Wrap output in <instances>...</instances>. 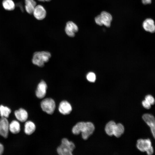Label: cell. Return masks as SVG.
Masks as SVG:
<instances>
[{"mask_svg":"<svg viewBox=\"0 0 155 155\" xmlns=\"http://www.w3.org/2000/svg\"><path fill=\"white\" fill-rule=\"evenodd\" d=\"M95 127L91 122H80L77 123L73 128L72 132L75 135H78L81 132L83 139L86 140L94 132Z\"/></svg>","mask_w":155,"mask_h":155,"instance_id":"6da1fadb","label":"cell"},{"mask_svg":"<svg viewBox=\"0 0 155 155\" xmlns=\"http://www.w3.org/2000/svg\"><path fill=\"white\" fill-rule=\"evenodd\" d=\"M75 147L73 142L64 138L62 140L61 145L57 148V152L60 155H71Z\"/></svg>","mask_w":155,"mask_h":155,"instance_id":"7a4b0ae2","label":"cell"},{"mask_svg":"<svg viewBox=\"0 0 155 155\" xmlns=\"http://www.w3.org/2000/svg\"><path fill=\"white\" fill-rule=\"evenodd\" d=\"M51 55L47 51L36 52L33 55L32 61L33 63L39 67H43L44 63L49 61Z\"/></svg>","mask_w":155,"mask_h":155,"instance_id":"3957f363","label":"cell"},{"mask_svg":"<svg viewBox=\"0 0 155 155\" xmlns=\"http://www.w3.org/2000/svg\"><path fill=\"white\" fill-rule=\"evenodd\" d=\"M112 20L111 15L105 11L102 12L95 18V22L97 24L100 26L104 25L107 27L110 26Z\"/></svg>","mask_w":155,"mask_h":155,"instance_id":"277c9868","label":"cell"},{"mask_svg":"<svg viewBox=\"0 0 155 155\" xmlns=\"http://www.w3.org/2000/svg\"><path fill=\"white\" fill-rule=\"evenodd\" d=\"M40 106L42 110L48 114H53L55 108V103L54 100L50 98H46L42 100Z\"/></svg>","mask_w":155,"mask_h":155,"instance_id":"5b68a950","label":"cell"},{"mask_svg":"<svg viewBox=\"0 0 155 155\" xmlns=\"http://www.w3.org/2000/svg\"><path fill=\"white\" fill-rule=\"evenodd\" d=\"M9 125L7 118L1 117L0 119V135L5 138H7L8 135Z\"/></svg>","mask_w":155,"mask_h":155,"instance_id":"8992f818","label":"cell"},{"mask_svg":"<svg viewBox=\"0 0 155 155\" xmlns=\"http://www.w3.org/2000/svg\"><path fill=\"white\" fill-rule=\"evenodd\" d=\"M32 14L36 20H41L46 17V12L45 9L42 5H38L35 7Z\"/></svg>","mask_w":155,"mask_h":155,"instance_id":"52a82bcc","label":"cell"},{"mask_svg":"<svg viewBox=\"0 0 155 155\" xmlns=\"http://www.w3.org/2000/svg\"><path fill=\"white\" fill-rule=\"evenodd\" d=\"M142 118L144 121L150 127L153 137L155 138V120L154 117L151 114H145L143 115Z\"/></svg>","mask_w":155,"mask_h":155,"instance_id":"ba28073f","label":"cell"},{"mask_svg":"<svg viewBox=\"0 0 155 155\" xmlns=\"http://www.w3.org/2000/svg\"><path fill=\"white\" fill-rule=\"evenodd\" d=\"M78 30V26L74 22L69 21L67 23L65 28V31L66 34L69 36L74 37L75 33L77 32Z\"/></svg>","mask_w":155,"mask_h":155,"instance_id":"9c48e42d","label":"cell"},{"mask_svg":"<svg viewBox=\"0 0 155 155\" xmlns=\"http://www.w3.org/2000/svg\"><path fill=\"white\" fill-rule=\"evenodd\" d=\"M47 89V85L45 82L42 80L38 84L36 91V95L39 98H42L45 96Z\"/></svg>","mask_w":155,"mask_h":155,"instance_id":"30bf717a","label":"cell"},{"mask_svg":"<svg viewBox=\"0 0 155 155\" xmlns=\"http://www.w3.org/2000/svg\"><path fill=\"white\" fill-rule=\"evenodd\" d=\"M151 146V142L149 139H140L137 140V147L141 152H146Z\"/></svg>","mask_w":155,"mask_h":155,"instance_id":"8fae6325","label":"cell"},{"mask_svg":"<svg viewBox=\"0 0 155 155\" xmlns=\"http://www.w3.org/2000/svg\"><path fill=\"white\" fill-rule=\"evenodd\" d=\"M59 110L60 112L64 115L69 114L71 111L72 108L70 104L67 101L63 100L60 103Z\"/></svg>","mask_w":155,"mask_h":155,"instance_id":"7c38bea8","label":"cell"},{"mask_svg":"<svg viewBox=\"0 0 155 155\" xmlns=\"http://www.w3.org/2000/svg\"><path fill=\"white\" fill-rule=\"evenodd\" d=\"M14 115L16 119L22 122L26 121L28 117V112L23 108H20L15 111Z\"/></svg>","mask_w":155,"mask_h":155,"instance_id":"4fadbf2b","label":"cell"},{"mask_svg":"<svg viewBox=\"0 0 155 155\" xmlns=\"http://www.w3.org/2000/svg\"><path fill=\"white\" fill-rule=\"evenodd\" d=\"M144 29L147 32L154 33L155 31V26L154 20L151 18H148L144 21L143 23Z\"/></svg>","mask_w":155,"mask_h":155,"instance_id":"5bb4252c","label":"cell"},{"mask_svg":"<svg viewBox=\"0 0 155 155\" xmlns=\"http://www.w3.org/2000/svg\"><path fill=\"white\" fill-rule=\"evenodd\" d=\"M25 8L28 14H32L36 3L34 0H24Z\"/></svg>","mask_w":155,"mask_h":155,"instance_id":"9a60e30c","label":"cell"},{"mask_svg":"<svg viewBox=\"0 0 155 155\" xmlns=\"http://www.w3.org/2000/svg\"><path fill=\"white\" fill-rule=\"evenodd\" d=\"M36 128L35 125L33 122L31 121H27L24 125V132L27 135H31L35 131Z\"/></svg>","mask_w":155,"mask_h":155,"instance_id":"2e32d148","label":"cell"},{"mask_svg":"<svg viewBox=\"0 0 155 155\" xmlns=\"http://www.w3.org/2000/svg\"><path fill=\"white\" fill-rule=\"evenodd\" d=\"M9 130L13 134L19 133L20 130V125L19 122L15 120L12 121L9 124Z\"/></svg>","mask_w":155,"mask_h":155,"instance_id":"e0dca14e","label":"cell"},{"mask_svg":"<svg viewBox=\"0 0 155 155\" xmlns=\"http://www.w3.org/2000/svg\"><path fill=\"white\" fill-rule=\"evenodd\" d=\"M2 5L6 10L13 11L15 7V5L13 0H3L2 2Z\"/></svg>","mask_w":155,"mask_h":155,"instance_id":"ac0fdd59","label":"cell"},{"mask_svg":"<svg viewBox=\"0 0 155 155\" xmlns=\"http://www.w3.org/2000/svg\"><path fill=\"white\" fill-rule=\"evenodd\" d=\"M124 128L122 124L119 123L116 124L113 132V135L117 137H119L123 133Z\"/></svg>","mask_w":155,"mask_h":155,"instance_id":"d6986e66","label":"cell"},{"mask_svg":"<svg viewBox=\"0 0 155 155\" xmlns=\"http://www.w3.org/2000/svg\"><path fill=\"white\" fill-rule=\"evenodd\" d=\"M116 124V123L113 121H111L106 125L105 130L106 133L109 136L113 135L114 128Z\"/></svg>","mask_w":155,"mask_h":155,"instance_id":"ffe728a7","label":"cell"},{"mask_svg":"<svg viewBox=\"0 0 155 155\" xmlns=\"http://www.w3.org/2000/svg\"><path fill=\"white\" fill-rule=\"evenodd\" d=\"M11 112V109L8 107L2 105H0V115L1 117L8 118Z\"/></svg>","mask_w":155,"mask_h":155,"instance_id":"44dd1931","label":"cell"},{"mask_svg":"<svg viewBox=\"0 0 155 155\" xmlns=\"http://www.w3.org/2000/svg\"><path fill=\"white\" fill-rule=\"evenodd\" d=\"M87 80L91 82H94L96 79L95 74L93 72H90L88 73L86 75Z\"/></svg>","mask_w":155,"mask_h":155,"instance_id":"7402d4cb","label":"cell"},{"mask_svg":"<svg viewBox=\"0 0 155 155\" xmlns=\"http://www.w3.org/2000/svg\"><path fill=\"white\" fill-rule=\"evenodd\" d=\"M145 100L149 103L151 105L154 104L155 103V99L154 98L150 95L146 96L145 97Z\"/></svg>","mask_w":155,"mask_h":155,"instance_id":"603a6c76","label":"cell"},{"mask_svg":"<svg viewBox=\"0 0 155 155\" xmlns=\"http://www.w3.org/2000/svg\"><path fill=\"white\" fill-rule=\"evenodd\" d=\"M142 104L143 106L146 109H149L151 107V105L145 100L142 101Z\"/></svg>","mask_w":155,"mask_h":155,"instance_id":"cb8c5ba5","label":"cell"},{"mask_svg":"<svg viewBox=\"0 0 155 155\" xmlns=\"http://www.w3.org/2000/svg\"><path fill=\"white\" fill-rule=\"evenodd\" d=\"M146 152L148 155H152L154 152V150L153 147L151 146Z\"/></svg>","mask_w":155,"mask_h":155,"instance_id":"d4e9b609","label":"cell"},{"mask_svg":"<svg viewBox=\"0 0 155 155\" xmlns=\"http://www.w3.org/2000/svg\"><path fill=\"white\" fill-rule=\"evenodd\" d=\"M142 3L144 5L151 4L152 0H142Z\"/></svg>","mask_w":155,"mask_h":155,"instance_id":"484cf974","label":"cell"},{"mask_svg":"<svg viewBox=\"0 0 155 155\" xmlns=\"http://www.w3.org/2000/svg\"><path fill=\"white\" fill-rule=\"evenodd\" d=\"M4 148L3 144L0 143V155L2 154L4 151Z\"/></svg>","mask_w":155,"mask_h":155,"instance_id":"4316f807","label":"cell"},{"mask_svg":"<svg viewBox=\"0 0 155 155\" xmlns=\"http://www.w3.org/2000/svg\"><path fill=\"white\" fill-rule=\"evenodd\" d=\"M38 1H41V2H45V1H51V0H38Z\"/></svg>","mask_w":155,"mask_h":155,"instance_id":"83f0119b","label":"cell"}]
</instances>
